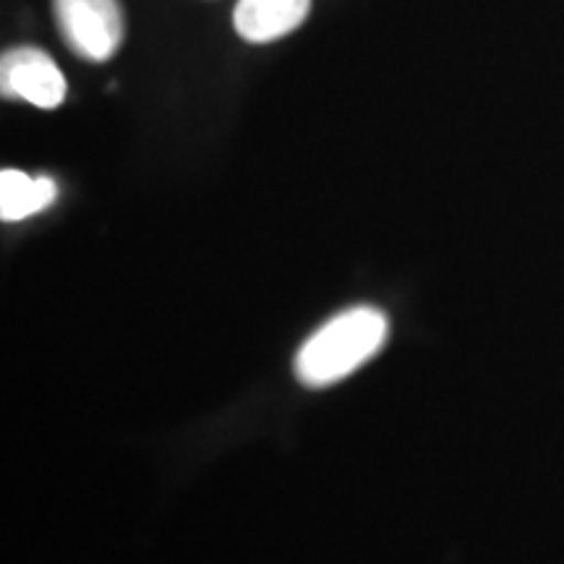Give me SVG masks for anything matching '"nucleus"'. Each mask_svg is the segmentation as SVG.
Listing matches in <instances>:
<instances>
[{"label": "nucleus", "mask_w": 564, "mask_h": 564, "mask_svg": "<svg viewBox=\"0 0 564 564\" xmlns=\"http://www.w3.org/2000/svg\"><path fill=\"white\" fill-rule=\"evenodd\" d=\"M390 335V322L373 306H352L337 314L301 345L295 377L306 387L340 382L371 361Z\"/></svg>", "instance_id": "1"}, {"label": "nucleus", "mask_w": 564, "mask_h": 564, "mask_svg": "<svg viewBox=\"0 0 564 564\" xmlns=\"http://www.w3.org/2000/svg\"><path fill=\"white\" fill-rule=\"evenodd\" d=\"M53 13L66 47L82 61L105 63L121 47L126 19L118 0H53Z\"/></svg>", "instance_id": "2"}, {"label": "nucleus", "mask_w": 564, "mask_h": 564, "mask_svg": "<svg viewBox=\"0 0 564 564\" xmlns=\"http://www.w3.org/2000/svg\"><path fill=\"white\" fill-rule=\"evenodd\" d=\"M58 199V186L47 175L30 178L26 173L6 167L0 173V217L6 223H19L37 215Z\"/></svg>", "instance_id": "5"}, {"label": "nucleus", "mask_w": 564, "mask_h": 564, "mask_svg": "<svg viewBox=\"0 0 564 564\" xmlns=\"http://www.w3.org/2000/svg\"><path fill=\"white\" fill-rule=\"evenodd\" d=\"M312 11V0H238L232 26L246 42L262 45L299 30Z\"/></svg>", "instance_id": "4"}, {"label": "nucleus", "mask_w": 564, "mask_h": 564, "mask_svg": "<svg viewBox=\"0 0 564 564\" xmlns=\"http://www.w3.org/2000/svg\"><path fill=\"white\" fill-rule=\"evenodd\" d=\"M0 91L11 100L53 110L66 100V79L47 53L37 47H13L0 61Z\"/></svg>", "instance_id": "3"}]
</instances>
